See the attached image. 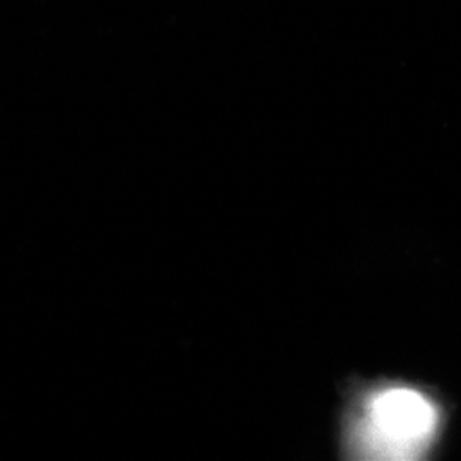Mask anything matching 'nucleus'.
<instances>
[{"instance_id": "1", "label": "nucleus", "mask_w": 461, "mask_h": 461, "mask_svg": "<svg viewBox=\"0 0 461 461\" xmlns=\"http://www.w3.org/2000/svg\"><path fill=\"white\" fill-rule=\"evenodd\" d=\"M438 400L411 384H383L357 396L347 419L348 453L363 460H415L438 441Z\"/></svg>"}]
</instances>
